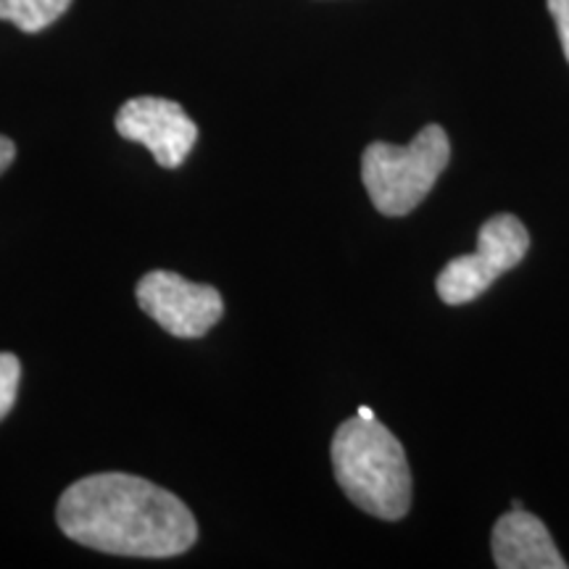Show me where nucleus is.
I'll use <instances>...</instances> for the list:
<instances>
[{
    "instance_id": "1",
    "label": "nucleus",
    "mask_w": 569,
    "mask_h": 569,
    "mask_svg": "<svg viewBox=\"0 0 569 569\" xmlns=\"http://www.w3.org/2000/svg\"><path fill=\"white\" fill-rule=\"evenodd\" d=\"M56 522L74 543L117 557H180L198 538L193 511L180 498L124 472L88 475L69 486Z\"/></svg>"
},
{
    "instance_id": "2",
    "label": "nucleus",
    "mask_w": 569,
    "mask_h": 569,
    "mask_svg": "<svg viewBox=\"0 0 569 569\" xmlns=\"http://www.w3.org/2000/svg\"><path fill=\"white\" fill-rule=\"evenodd\" d=\"M332 469L343 493L367 515L398 522L411 509V469L401 440L375 419L351 417L332 438Z\"/></svg>"
},
{
    "instance_id": "3",
    "label": "nucleus",
    "mask_w": 569,
    "mask_h": 569,
    "mask_svg": "<svg viewBox=\"0 0 569 569\" xmlns=\"http://www.w3.org/2000/svg\"><path fill=\"white\" fill-rule=\"evenodd\" d=\"M451 159V142L440 124H427L409 146L372 142L361 156V180L382 217H407L436 188Z\"/></svg>"
},
{
    "instance_id": "4",
    "label": "nucleus",
    "mask_w": 569,
    "mask_h": 569,
    "mask_svg": "<svg viewBox=\"0 0 569 569\" xmlns=\"http://www.w3.org/2000/svg\"><path fill=\"white\" fill-rule=\"evenodd\" d=\"M530 251V232L515 213H496L478 232V251L457 256L438 274L436 290L446 306L480 298L498 277L515 269Z\"/></svg>"
},
{
    "instance_id": "5",
    "label": "nucleus",
    "mask_w": 569,
    "mask_h": 569,
    "mask_svg": "<svg viewBox=\"0 0 569 569\" xmlns=\"http://www.w3.org/2000/svg\"><path fill=\"white\" fill-rule=\"evenodd\" d=\"M140 309L174 338H203L224 315V301L217 288L184 280L177 272L153 269L138 282Z\"/></svg>"
},
{
    "instance_id": "6",
    "label": "nucleus",
    "mask_w": 569,
    "mask_h": 569,
    "mask_svg": "<svg viewBox=\"0 0 569 569\" xmlns=\"http://www.w3.org/2000/svg\"><path fill=\"white\" fill-rule=\"evenodd\" d=\"M113 124L124 140L146 146L163 169L182 167L198 140L193 119L184 113L180 103L167 101V98H132L119 109Z\"/></svg>"
},
{
    "instance_id": "7",
    "label": "nucleus",
    "mask_w": 569,
    "mask_h": 569,
    "mask_svg": "<svg viewBox=\"0 0 569 569\" xmlns=\"http://www.w3.org/2000/svg\"><path fill=\"white\" fill-rule=\"evenodd\" d=\"M490 546H493V561L498 569L567 567L546 525L525 509H511L503 517H498Z\"/></svg>"
},
{
    "instance_id": "8",
    "label": "nucleus",
    "mask_w": 569,
    "mask_h": 569,
    "mask_svg": "<svg viewBox=\"0 0 569 569\" xmlns=\"http://www.w3.org/2000/svg\"><path fill=\"white\" fill-rule=\"evenodd\" d=\"M71 0H0V21H11L21 32L34 34L59 21Z\"/></svg>"
},
{
    "instance_id": "9",
    "label": "nucleus",
    "mask_w": 569,
    "mask_h": 569,
    "mask_svg": "<svg viewBox=\"0 0 569 569\" xmlns=\"http://www.w3.org/2000/svg\"><path fill=\"white\" fill-rule=\"evenodd\" d=\"M21 380V365L13 353H0V422L9 417V411L17 403Z\"/></svg>"
},
{
    "instance_id": "10",
    "label": "nucleus",
    "mask_w": 569,
    "mask_h": 569,
    "mask_svg": "<svg viewBox=\"0 0 569 569\" xmlns=\"http://www.w3.org/2000/svg\"><path fill=\"white\" fill-rule=\"evenodd\" d=\"M549 11L553 17V24H557L561 51H565L569 61V0H549Z\"/></svg>"
},
{
    "instance_id": "11",
    "label": "nucleus",
    "mask_w": 569,
    "mask_h": 569,
    "mask_svg": "<svg viewBox=\"0 0 569 569\" xmlns=\"http://www.w3.org/2000/svg\"><path fill=\"white\" fill-rule=\"evenodd\" d=\"M13 159H17V146H13L9 138H3V134H0V174L11 167Z\"/></svg>"
},
{
    "instance_id": "12",
    "label": "nucleus",
    "mask_w": 569,
    "mask_h": 569,
    "mask_svg": "<svg viewBox=\"0 0 569 569\" xmlns=\"http://www.w3.org/2000/svg\"><path fill=\"white\" fill-rule=\"evenodd\" d=\"M356 415L365 417V419H375V411L369 409V407H359V411H356Z\"/></svg>"
}]
</instances>
